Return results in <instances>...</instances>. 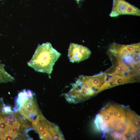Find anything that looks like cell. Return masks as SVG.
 <instances>
[{"instance_id":"10","label":"cell","mask_w":140,"mask_h":140,"mask_svg":"<svg viewBox=\"0 0 140 140\" xmlns=\"http://www.w3.org/2000/svg\"><path fill=\"white\" fill-rule=\"evenodd\" d=\"M95 123L97 129L104 133L108 131L106 125L102 115L100 114H97L95 118Z\"/></svg>"},{"instance_id":"4","label":"cell","mask_w":140,"mask_h":140,"mask_svg":"<svg viewBox=\"0 0 140 140\" xmlns=\"http://www.w3.org/2000/svg\"><path fill=\"white\" fill-rule=\"evenodd\" d=\"M32 123V126L43 140H62L64 136L59 127L47 120L41 112Z\"/></svg>"},{"instance_id":"1","label":"cell","mask_w":140,"mask_h":140,"mask_svg":"<svg viewBox=\"0 0 140 140\" xmlns=\"http://www.w3.org/2000/svg\"><path fill=\"white\" fill-rule=\"evenodd\" d=\"M106 77L105 72L92 76L80 75L70 90L64 94V97L70 103L88 100L104 90Z\"/></svg>"},{"instance_id":"3","label":"cell","mask_w":140,"mask_h":140,"mask_svg":"<svg viewBox=\"0 0 140 140\" xmlns=\"http://www.w3.org/2000/svg\"><path fill=\"white\" fill-rule=\"evenodd\" d=\"M102 116L109 130L123 133L126 124L124 108L115 104H109L102 109L100 113Z\"/></svg>"},{"instance_id":"9","label":"cell","mask_w":140,"mask_h":140,"mask_svg":"<svg viewBox=\"0 0 140 140\" xmlns=\"http://www.w3.org/2000/svg\"><path fill=\"white\" fill-rule=\"evenodd\" d=\"M29 98L25 92V89L19 92L17 97L15 100V104L13 108V111L19 110L23 103Z\"/></svg>"},{"instance_id":"12","label":"cell","mask_w":140,"mask_h":140,"mask_svg":"<svg viewBox=\"0 0 140 140\" xmlns=\"http://www.w3.org/2000/svg\"><path fill=\"white\" fill-rule=\"evenodd\" d=\"M10 107L9 106H5L4 104L3 107H2V112L5 114H8L9 113L12 112Z\"/></svg>"},{"instance_id":"8","label":"cell","mask_w":140,"mask_h":140,"mask_svg":"<svg viewBox=\"0 0 140 140\" xmlns=\"http://www.w3.org/2000/svg\"><path fill=\"white\" fill-rule=\"evenodd\" d=\"M34 96L28 99L19 110V112L29 121L34 120L40 112Z\"/></svg>"},{"instance_id":"6","label":"cell","mask_w":140,"mask_h":140,"mask_svg":"<svg viewBox=\"0 0 140 140\" xmlns=\"http://www.w3.org/2000/svg\"><path fill=\"white\" fill-rule=\"evenodd\" d=\"M125 15L140 16V10L124 0H113L109 16L114 17Z\"/></svg>"},{"instance_id":"2","label":"cell","mask_w":140,"mask_h":140,"mask_svg":"<svg viewBox=\"0 0 140 140\" xmlns=\"http://www.w3.org/2000/svg\"><path fill=\"white\" fill-rule=\"evenodd\" d=\"M61 55L50 43H44L38 46L27 64L37 71L50 74L55 62Z\"/></svg>"},{"instance_id":"5","label":"cell","mask_w":140,"mask_h":140,"mask_svg":"<svg viewBox=\"0 0 140 140\" xmlns=\"http://www.w3.org/2000/svg\"><path fill=\"white\" fill-rule=\"evenodd\" d=\"M126 122L125 128L123 134L125 136L129 135L130 139H139V133L140 117L131 110L126 108Z\"/></svg>"},{"instance_id":"7","label":"cell","mask_w":140,"mask_h":140,"mask_svg":"<svg viewBox=\"0 0 140 140\" xmlns=\"http://www.w3.org/2000/svg\"><path fill=\"white\" fill-rule=\"evenodd\" d=\"M91 52L87 47L74 43H71L68 50V57L72 62H78L88 58Z\"/></svg>"},{"instance_id":"11","label":"cell","mask_w":140,"mask_h":140,"mask_svg":"<svg viewBox=\"0 0 140 140\" xmlns=\"http://www.w3.org/2000/svg\"><path fill=\"white\" fill-rule=\"evenodd\" d=\"M15 78L5 69L3 64L0 63V83L12 82Z\"/></svg>"}]
</instances>
